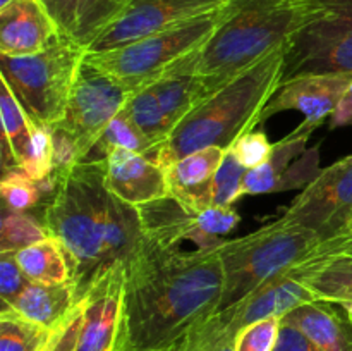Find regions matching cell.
<instances>
[{
  "label": "cell",
  "mask_w": 352,
  "mask_h": 351,
  "mask_svg": "<svg viewBox=\"0 0 352 351\" xmlns=\"http://www.w3.org/2000/svg\"><path fill=\"white\" fill-rule=\"evenodd\" d=\"M219 246L184 251L141 237L124 262L113 351L164 350L213 315L223 292Z\"/></svg>",
  "instance_id": "cell-1"
},
{
  "label": "cell",
  "mask_w": 352,
  "mask_h": 351,
  "mask_svg": "<svg viewBox=\"0 0 352 351\" xmlns=\"http://www.w3.org/2000/svg\"><path fill=\"white\" fill-rule=\"evenodd\" d=\"M52 178L55 189L43 220L67 255L76 296L82 301L93 282L126 262L140 243V212L107 188L105 160L79 162Z\"/></svg>",
  "instance_id": "cell-2"
},
{
  "label": "cell",
  "mask_w": 352,
  "mask_h": 351,
  "mask_svg": "<svg viewBox=\"0 0 352 351\" xmlns=\"http://www.w3.org/2000/svg\"><path fill=\"white\" fill-rule=\"evenodd\" d=\"M322 12L320 0H229L220 9L213 36L164 76H201L213 95L241 71L287 43Z\"/></svg>",
  "instance_id": "cell-3"
},
{
  "label": "cell",
  "mask_w": 352,
  "mask_h": 351,
  "mask_svg": "<svg viewBox=\"0 0 352 351\" xmlns=\"http://www.w3.org/2000/svg\"><path fill=\"white\" fill-rule=\"evenodd\" d=\"M284 54L285 45L275 48L192 109L170 133L158 164L165 169L210 147L230 150L243 134L261 124L263 109L280 88Z\"/></svg>",
  "instance_id": "cell-4"
},
{
  "label": "cell",
  "mask_w": 352,
  "mask_h": 351,
  "mask_svg": "<svg viewBox=\"0 0 352 351\" xmlns=\"http://www.w3.org/2000/svg\"><path fill=\"white\" fill-rule=\"evenodd\" d=\"M322 243L313 231L285 217L248 236L223 241L219 246L223 267V292L219 310L243 301L265 282L291 270Z\"/></svg>",
  "instance_id": "cell-5"
},
{
  "label": "cell",
  "mask_w": 352,
  "mask_h": 351,
  "mask_svg": "<svg viewBox=\"0 0 352 351\" xmlns=\"http://www.w3.org/2000/svg\"><path fill=\"white\" fill-rule=\"evenodd\" d=\"M86 50L71 38L60 36L45 50L23 57L0 55V76L31 119L57 126L64 119Z\"/></svg>",
  "instance_id": "cell-6"
},
{
  "label": "cell",
  "mask_w": 352,
  "mask_h": 351,
  "mask_svg": "<svg viewBox=\"0 0 352 351\" xmlns=\"http://www.w3.org/2000/svg\"><path fill=\"white\" fill-rule=\"evenodd\" d=\"M220 24V10L102 52H86L96 69L134 92L153 85L179 61L199 50Z\"/></svg>",
  "instance_id": "cell-7"
},
{
  "label": "cell",
  "mask_w": 352,
  "mask_h": 351,
  "mask_svg": "<svg viewBox=\"0 0 352 351\" xmlns=\"http://www.w3.org/2000/svg\"><path fill=\"white\" fill-rule=\"evenodd\" d=\"M134 93V89L96 69L85 57L64 119L52 127H57L71 140L78 160L82 162Z\"/></svg>",
  "instance_id": "cell-8"
},
{
  "label": "cell",
  "mask_w": 352,
  "mask_h": 351,
  "mask_svg": "<svg viewBox=\"0 0 352 351\" xmlns=\"http://www.w3.org/2000/svg\"><path fill=\"white\" fill-rule=\"evenodd\" d=\"M311 74H352V21L325 7L285 43L280 86Z\"/></svg>",
  "instance_id": "cell-9"
},
{
  "label": "cell",
  "mask_w": 352,
  "mask_h": 351,
  "mask_svg": "<svg viewBox=\"0 0 352 351\" xmlns=\"http://www.w3.org/2000/svg\"><path fill=\"white\" fill-rule=\"evenodd\" d=\"M282 217L322 241L340 236L352 222V155L322 169Z\"/></svg>",
  "instance_id": "cell-10"
},
{
  "label": "cell",
  "mask_w": 352,
  "mask_h": 351,
  "mask_svg": "<svg viewBox=\"0 0 352 351\" xmlns=\"http://www.w3.org/2000/svg\"><path fill=\"white\" fill-rule=\"evenodd\" d=\"M229 0H131L122 16L88 48L102 52L127 45L226 7Z\"/></svg>",
  "instance_id": "cell-11"
},
{
  "label": "cell",
  "mask_w": 352,
  "mask_h": 351,
  "mask_svg": "<svg viewBox=\"0 0 352 351\" xmlns=\"http://www.w3.org/2000/svg\"><path fill=\"white\" fill-rule=\"evenodd\" d=\"M315 127L301 123L284 140L274 145L263 165L244 178V195H268L306 188L320 174V148H306Z\"/></svg>",
  "instance_id": "cell-12"
},
{
  "label": "cell",
  "mask_w": 352,
  "mask_h": 351,
  "mask_svg": "<svg viewBox=\"0 0 352 351\" xmlns=\"http://www.w3.org/2000/svg\"><path fill=\"white\" fill-rule=\"evenodd\" d=\"M124 291V262L100 275L82 298L76 351H113Z\"/></svg>",
  "instance_id": "cell-13"
},
{
  "label": "cell",
  "mask_w": 352,
  "mask_h": 351,
  "mask_svg": "<svg viewBox=\"0 0 352 351\" xmlns=\"http://www.w3.org/2000/svg\"><path fill=\"white\" fill-rule=\"evenodd\" d=\"M351 83L352 74H311L292 79L275 92L263 109L261 123L284 110H299L306 117L302 123L316 129L330 119Z\"/></svg>",
  "instance_id": "cell-14"
},
{
  "label": "cell",
  "mask_w": 352,
  "mask_h": 351,
  "mask_svg": "<svg viewBox=\"0 0 352 351\" xmlns=\"http://www.w3.org/2000/svg\"><path fill=\"white\" fill-rule=\"evenodd\" d=\"M291 272L316 299L333 303L352 299V240L337 236L323 241Z\"/></svg>",
  "instance_id": "cell-15"
},
{
  "label": "cell",
  "mask_w": 352,
  "mask_h": 351,
  "mask_svg": "<svg viewBox=\"0 0 352 351\" xmlns=\"http://www.w3.org/2000/svg\"><path fill=\"white\" fill-rule=\"evenodd\" d=\"M105 184L110 193L133 206L168 196L167 174L157 160L117 148L105 158Z\"/></svg>",
  "instance_id": "cell-16"
},
{
  "label": "cell",
  "mask_w": 352,
  "mask_h": 351,
  "mask_svg": "<svg viewBox=\"0 0 352 351\" xmlns=\"http://www.w3.org/2000/svg\"><path fill=\"white\" fill-rule=\"evenodd\" d=\"M60 36L57 24L40 0H14L0 9V55L38 54Z\"/></svg>",
  "instance_id": "cell-17"
},
{
  "label": "cell",
  "mask_w": 352,
  "mask_h": 351,
  "mask_svg": "<svg viewBox=\"0 0 352 351\" xmlns=\"http://www.w3.org/2000/svg\"><path fill=\"white\" fill-rule=\"evenodd\" d=\"M227 150L210 147L189 153L165 167L168 196L179 200L186 209L199 213L212 206V186Z\"/></svg>",
  "instance_id": "cell-18"
},
{
  "label": "cell",
  "mask_w": 352,
  "mask_h": 351,
  "mask_svg": "<svg viewBox=\"0 0 352 351\" xmlns=\"http://www.w3.org/2000/svg\"><path fill=\"white\" fill-rule=\"evenodd\" d=\"M143 236L167 246H179L182 241H192L198 250L215 248V244L199 231L198 213L186 209L179 200L164 196L138 206Z\"/></svg>",
  "instance_id": "cell-19"
},
{
  "label": "cell",
  "mask_w": 352,
  "mask_h": 351,
  "mask_svg": "<svg viewBox=\"0 0 352 351\" xmlns=\"http://www.w3.org/2000/svg\"><path fill=\"white\" fill-rule=\"evenodd\" d=\"M282 322L301 330L322 351H352V319L339 303H302L282 317Z\"/></svg>",
  "instance_id": "cell-20"
},
{
  "label": "cell",
  "mask_w": 352,
  "mask_h": 351,
  "mask_svg": "<svg viewBox=\"0 0 352 351\" xmlns=\"http://www.w3.org/2000/svg\"><path fill=\"white\" fill-rule=\"evenodd\" d=\"M79 303L72 281L58 284L30 281L23 292L10 305H2V308L12 310L30 322L55 330L71 317Z\"/></svg>",
  "instance_id": "cell-21"
},
{
  "label": "cell",
  "mask_w": 352,
  "mask_h": 351,
  "mask_svg": "<svg viewBox=\"0 0 352 351\" xmlns=\"http://www.w3.org/2000/svg\"><path fill=\"white\" fill-rule=\"evenodd\" d=\"M0 114H2V160L3 171L21 169L31 147L34 120L26 112L9 83L0 76Z\"/></svg>",
  "instance_id": "cell-22"
},
{
  "label": "cell",
  "mask_w": 352,
  "mask_h": 351,
  "mask_svg": "<svg viewBox=\"0 0 352 351\" xmlns=\"http://www.w3.org/2000/svg\"><path fill=\"white\" fill-rule=\"evenodd\" d=\"M162 110L174 127L210 96V88L205 78L195 74L164 76L151 85Z\"/></svg>",
  "instance_id": "cell-23"
},
{
  "label": "cell",
  "mask_w": 352,
  "mask_h": 351,
  "mask_svg": "<svg viewBox=\"0 0 352 351\" xmlns=\"http://www.w3.org/2000/svg\"><path fill=\"white\" fill-rule=\"evenodd\" d=\"M16 260L31 282L58 284L71 281L67 255L62 244L52 236L16 251Z\"/></svg>",
  "instance_id": "cell-24"
},
{
  "label": "cell",
  "mask_w": 352,
  "mask_h": 351,
  "mask_svg": "<svg viewBox=\"0 0 352 351\" xmlns=\"http://www.w3.org/2000/svg\"><path fill=\"white\" fill-rule=\"evenodd\" d=\"M131 0H78L71 40L88 48L119 19Z\"/></svg>",
  "instance_id": "cell-25"
},
{
  "label": "cell",
  "mask_w": 352,
  "mask_h": 351,
  "mask_svg": "<svg viewBox=\"0 0 352 351\" xmlns=\"http://www.w3.org/2000/svg\"><path fill=\"white\" fill-rule=\"evenodd\" d=\"M117 148H124V150L134 151V153L144 155L153 160L158 157V148L157 145L151 143L140 129L136 124L129 119L124 109L113 117L112 123L105 129L93 150L89 151L88 157L82 162H96V160H105L109 157L110 151L117 150Z\"/></svg>",
  "instance_id": "cell-26"
},
{
  "label": "cell",
  "mask_w": 352,
  "mask_h": 351,
  "mask_svg": "<svg viewBox=\"0 0 352 351\" xmlns=\"http://www.w3.org/2000/svg\"><path fill=\"white\" fill-rule=\"evenodd\" d=\"M124 112L129 116L138 126V129L151 141L157 145L158 153L167 143L168 136L172 133V124L168 123L167 116L162 110L160 103H158L157 95H155L153 88L146 86V88L140 89L134 93L129 100H127Z\"/></svg>",
  "instance_id": "cell-27"
},
{
  "label": "cell",
  "mask_w": 352,
  "mask_h": 351,
  "mask_svg": "<svg viewBox=\"0 0 352 351\" xmlns=\"http://www.w3.org/2000/svg\"><path fill=\"white\" fill-rule=\"evenodd\" d=\"M50 334L12 310H0V351H41Z\"/></svg>",
  "instance_id": "cell-28"
},
{
  "label": "cell",
  "mask_w": 352,
  "mask_h": 351,
  "mask_svg": "<svg viewBox=\"0 0 352 351\" xmlns=\"http://www.w3.org/2000/svg\"><path fill=\"white\" fill-rule=\"evenodd\" d=\"M50 237L47 226H41L24 212H9L2 217V231H0V251H19L34 243Z\"/></svg>",
  "instance_id": "cell-29"
},
{
  "label": "cell",
  "mask_w": 352,
  "mask_h": 351,
  "mask_svg": "<svg viewBox=\"0 0 352 351\" xmlns=\"http://www.w3.org/2000/svg\"><path fill=\"white\" fill-rule=\"evenodd\" d=\"M248 169L241 164L232 153L227 150L222 165L217 171L212 186L213 206H232L244 195V178Z\"/></svg>",
  "instance_id": "cell-30"
},
{
  "label": "cell",
  "mask_w": 352,
  "mask_h": 351,
  "mask_svg": "<svg viewBox=\"0 0 352 351\" xmlns=\"http://www.w3.org/2000/svg\"><path fill=\"white\" fill-rule=\"evenodd\" d=\"M19 171L34 181H45L54 172V136L52 127L34 123L31 147Z\"/></svg>",
  "instance_id": "cell-31"
},
{
  "label": "cell",
  "mask_w": 352,
  "mask_h": 351,
  "mask_svg": "<svg viewBox=\"0 0 352 351\" xmlns=\"http://www.w3.org/2000/svg\"><path fill=\"white\" fill-rule=\"evenodd\" d=\"M0 193H2L7 209L14 210V212H26L28 209L38 203L41 196V188L38 181L31 179L23 171L10 169V171H3Z\"/></svg>",
  "instance_id": "cell-32"
},
{
  "label": "cell",
  "mask_w": 352,
  "mask_h": 351,
  "mask_svg": "<svg viewBox=\"0 0 352 351\" xmlns=\"http://www.w3.org/2000/svg\"><path fill=\"white\" fill-rule=\"evenodd\" d=\"M282 319L268 317L244 327L236 337V351H274Z\"/></svg>",
  "instance_id": "cell-33"
},
{
  "label": "cell",
  "mask_w": 352,
  "mask_h": 351,
  "mask_svg": "<svg viewBox=\"0 0 352 351\" xmlns=\"http://www.w3.org/2000/svg\"><path fill=\"white\" fill-rule=\"evenodd\" d=\"M241 217L234 210V206H208L198 213V226L199 231L212 241L215 246L222 244L220 240L227 233L237 227Z\"/></svg>",
  "instance_id": "cell-34"
},
{
  "label": "cell",
  "mask_w": 352,
  "mask_h": 351,
  "mask_svg": "<svg viewBox=\"0 0 352 351\" xmlns=\"http://www.w3.org/2000/svg\"><path fill=\"white\" fill-rule=\"evenodd\" d=\"M232 153L236 155L237 160L251 171V169H256L260 165H263L265 162L270 157L272 150H274V145L268 141L267 134L263 131H250V133L243 134L239 140L234 143V147L230 148Z\"/></svg>",
  "instance_id": "cell-35"
},
{
  "label": "cell",
  "mask_w": 352,
  "mask_h": 351,
  "mask_svg": "<svg viewBox=\"0 0 352 351\" xmlns=\"http://www.w3.org/2000/svg\"><path fill=\"white\" fill-rule=\"evenodd\" d=\"M30 284V279L21 270L16 260V251H0V296L2 305H10L23 289Z\"/></svg>",
  "instance_id": "cell-36"
},
{
  "label": "cell",
  "mask_w": 352,
  "mask_h": 351,
  "mask_svg": "<svg viewBox=\"0 0 352 351\" xmlns=\"http://www.w3.org/2000/svg\"><path fill=\"white\" fill-rule=\"evenodd\" d=\"M81 315H82V301L76 306L74 312L71 313L67 320L52 330L50 337H48L47 344L41 351H76V344H78L79 327H81Z\"/></svg>",
  "instance_id": "cell-37"
},
{
  "label": "cell",
  "mask_w": 352,
  "mask_h": 351,
  "mask_svg": "<svg viewBox=\"0 0 352 351\" xmlns=\"http://www.w3.org/2000/svg\"><path fill=\"white\" fill-rule=\"evenodd\" d=\"M40 2L47 7L62 36L71 38L78 0H40Z\"/></svg>",
  "instance_id": "cell-38"
},
{
  "label": "cell",
  "mask_w": 352,
  "mask_h": 351,
  "mask_svg": "<svg viewBox=\"0 0 352 351\" xmlns=\"http://www.w3.org/2000/svg\"><path fill=\"white\" fill-rule=\"evenodd\" d=\"M274 351H322L309 337L299 329H296L291 323H280V332H278L277 344Z\"/></svg>",
  "instance_id": "cell-39"
},
{
  "label": "cell",
  "mask_w": 352,
  "mask_h": 351,
  "mask_svg": "<svg viewBox=\"0 0 352 351\" xmlns=\"http://www.w3.org/2000/svg\"><path fill=\"white\" fill-rule=\"evenodd\" d=\"M330 129H337V127L344 126H352V83L349 88L346 89V93L342 95V98L337 103L336 110L330 116Z\"/></svg>",
  "instance_id": "cell-40"
},
{
  "label": "cell",
  "mask_w": 352,
  "mask_h": 351,
  "mask_svg": "<svg viewBox=\"0 0 352 351\" xmlns=\"http://www.w3.org/2000/svg\"><path fill=\"white\" fill-rule=\"evenodd\" d=\"M320 2L330 12H336L352 21V0H320Z\"/></svg>",
  "instance_id": "cell-41"
},
{
  "label": "cell",
  "mask_w": 352,
  "mask_h": 351,
  "mask_svg": "<svg viewBox=\"0 0 352 351\" xmlns=\"http://www.w3.org/2000/svg\"><path fill=\"white\" fill-rule=\"evenodd\" d=\"M339 305L342 306V308L346 310L347 313H349V317L352 319V299H347V301H340Z\"/></svg>",
  "instance_id": "cell-42"
},
{
  "label": "cell",
  "mask_w": 352,
  "mask_h": 351,
  "mask_svg": "<svg viewBox=\"0 0 352 351\" xmlns=\"http://www.w3.org/2000/svg\"><path fill=\"white\" fill-rule=\"evenodd\" d=\"M340 237H346V240H352V222L349 224V227H347V229L344 231L342 234H340Z\"/></svg>",
  "instance_id": "cell-43"
},
{
  "label": "cell",
  "mask_w": 352,
  "mask_h": 351,
  "mask_svg": "<svg viewBox=\"0 0 352 351\" xmlns=\"http://www.w3.org/2000/svg\"><path fill=\"white\" fill-rule=\"evenodd\" d=\"M14 0H0V9H3V7H7L9 3H12Z\"/></svg>",
  "instance_id": "cell-44"
},
{
  "label": "cell",
  "mask_w": 352,
  "mask_h": 351,
  "mask_svg": "<svg viewBox=\"0 0 352 351\" xmlns=\"http://www.w3.org/2000/svg\"><path fill=\"white\" fill-rule=\"evenodd\" d=\"M155 351H168V348H164V350H155Z\"/></svg>",
  "instance_id": "cell-45"
},
{
  "label": "cell",
  "mask_w": 352,
  "mask_h": 351,
  "mask_svg": "<svg viewBox=\"0 0 352 351\" xmlns=\"http://www.w3.org/2000/svg\"><path fill=\"white\" fill-rule=\"evenodd\" d=\"M168 351H170V346H168Z\"/></svg>",
  "instance_id": "cell-46"
}]
</instances>
